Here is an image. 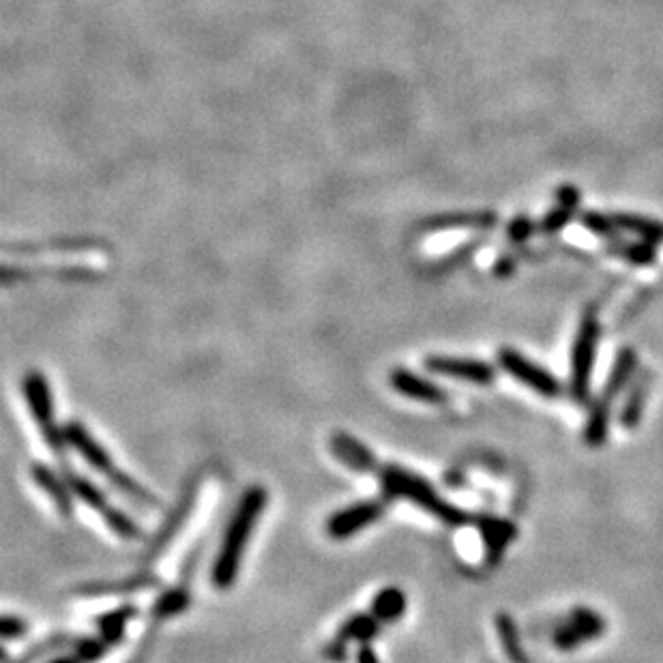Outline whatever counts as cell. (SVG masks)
Segmentation results:
<instances>
[{
  "label": "cell",
  "mask_w": 663,
  "mask_h": 663,
  "mask_svg": "<svg viewBox=\"0 0 663 663\" xmlns=\"http://www.w3.org/2000/svg\"><path fill=\"white\" fill-rule=\"evenodd\" d=\"M378 483L382 488V496L389 500H406L415 507L423 509L425 513L434 515L436 520L447 526H464L473 522V515L466 509L449 503L442 498L434 485L423 479L419 473L400 466V464H385L378 470Z\"/></svg>",
  "instance_id": "cell-2"
},
{
  "label": "cell",
  "mask_w": 663,
  "mask_h": 663,
  "mask_svg": "<svg viewBox=\"0 0 663 663\" xmlns=\"http://www.w3.org/2000/svg\"><path fill=\"white\" fill-rule=\"evenodd\" d=\"M138 614H140V610L134 606V603H123V606L97 616L95 623L99 629V638L106 642L108 648L116 646L125 638L127 625L134 621Z\"/></svg>",
  "instance_id": "cell-17"
},
{
  "label": "cell",
  "mask_w": 663,
  "mask_h": 663,
  "mask_svg": "<svg viewBox=\"0 0 663 663\" xmlns=\"http://www.w3.org/2000/svg\"><path fill=\"white\" fill-rule=\"evenodd\" d=\"M108 651H110V648L106 646V642H103L101 638L82 636V638L76 640V644H73V655H76L82 663H95Z\"/></svg>",
  "instance_id": "cell-25"
},
{
  "label": "cell",
  "mask_w": 663,
  "mask_h": 663,
  "mask_svg": "<svg viewBox=\"0 0 663 663\" xmlns=\"http://www.w3.org/2000/svg\"><path fill=\"white\" fill-rule=\"evenodd\" d=\"M63 473H65V477H67V481L71 485L73 496H76L78 500H82V503L86 507H91L93 511H97L101 515V518L112 509V503H110L108 494L103 492L93 479H88V477L76 473V470H71V468H65Z\"/></svg>",
  "instance_id": "cell-18"
},
{
  "label": "cell",
  "mask_w": 663,
  "mask_h": 663,
  "mask_svg": "<svg viewBox=\"0 0 663 663\" xmlns=\"http://www.w3.org/2000/svg\"><path fill=\"white\" fill-rule=\"evenodd\" d=\"M269 505V492L262 485H249L221 537L219 550L211 567V584L217 591H230L237 584L247 545Z\"/></svg>",
  "instance_id": "cell-1"
},
{
  "label": "cell",
  "mask_w": 663,
  "mask_h": 663,
  "mask_svg": "<svg viewBox=\"0 0 663 663\" xmlns=\"http://www.w3.org/2000/svg\"><path fill=\"white\" fill-rule=\"evenodd\" d=\"M389 385L397 395H402L412 402L432 404V406H442L449 402V393L440 385H436L434 380L419 376L412 370H406V367H395V370L389 372Z\"/></svg>",
  "instance_id": "cell-11"
},
{
  "label": "cell",
  "mask_w": 663,
  "mask_h": 663,
  "mask_svg": "<svg viewBox=\"0 0 663 663\" xmlns=\"http://www.w3.org/2000/svg\"><path fill=\"white\" fill-rule=\"evenodd\" d=\"M65 438H67L69 449L73 453H78L80 458L95 470V473H99L112 485V488L123 479L125 470L114 466L110 451L103 447L101 442L91 432H88L80 421L65 423Z\"/></svg>",
  "instance_id": "cell-7"
},
{
  "label": "cell",
  "mask_w": 663,
  "mask_h": 663,
  "mask_svg": "<svg viewBox=\"0 0 663 663\" xmlns=\"http://www.w3.org/2000/svg\"><path fill=\"white\" fill-rule=\"evenodd\" d=\"M391 500L389 498H374V500H359V503H352L344 509H337L335 513H331L327 522H324V530H327V535L335 541H344L355 537L367 526L376 524L382 515L387 513Z\"/></svg>",
  "instance_id": "cell-6"
},
{
  "label": "cell",
  "mask_w": 663,
  "mask_h": 663,
  "mask_svg": "<svg viewBox=\"0 0 663 663\" xmlns=\"http://www.w3.org/2000/svg\"><path fill=\"white\" fill-rule=\"evenodd\" d=\"M648 382H651V378L648 376H642L638 380V385L631 389L629 397H627V402H625V408L621 410V423L625 427H633V425H638L640 417H642V412H644V404H646V397H648Z\"/></svg>",
  "instance_id": "cell-24"
},
{
  "label": "cell",
  "mask_w": 663,
  "mask_h": 663,
  "mask_svg": "<svg viewBox=\"0 0 663 663\" xmlns=\"http://www.w3.org/2000/svg\"><path fill=\"white\" fill-rule=\"evenodd\" d=\"M380 621L372 612H357L348 616L344 625L337 631V640H342L344 644L357 642V644H367L372 642L378 633H380Z\"/></svg>",
  "instance_id": "cell-20"
},
{
  "label": "cell",
  "mask_w": 663,
  "mask_h": 663,
  "mask_svg": "<svg viewBox=\"0 0 663 663\" xmlns=\"http://www.w3.org/2000/svg\"><path fill=\"white\" fill-rule=\"evenodd\" d=\"M636 367H638L636 352L629 348L618 352L612 370L608 374L606 387H603L601 397L595 402L591 412H588V419H586L584 440L591 447H601L603 442H606L608 430H610L612 404H614V400H618V395H621L625 391V387L629 385L631 376L636 374Z\"/></svg>",
  "instance_id": "cell-4"
},
{
  "label": "cell",
  "mask_w": 663,
  "mask_h": 663,
  "mask_svg": "<svg viewBox=\"0 0 663 663\" xmlns=\"http://www.w3.org/2000/svg\"><path fill=\"white\" fill-rule=\"evenodd\" d=\"M355 659H357V663H380V657H378V653L374 651L370 642L359 644Z\"/></svg>",
  "instance_id": "cell-28"
},
{
  "label": "cell",
  "mask_w": 663,
  "mask_h": 663,
  "mask_svg": "<svg viewBox=\"0 0 663 663\" xmlns=\"http://www.w3.org/2000/svg\"><path fill=\"white\" fill-rule=\"evenodd\" d=\"M0 631H3L5 640H20L28 633V623L20 616L5 614L3 616V625H0Z\"/></svg>",
  "instance_id": "cell-27"
},
{
  "label": "cell",
  "mask_w": 663,
  "mask_h": 663,
  "mask_svg": "<svg viewBox=\"0 0 663 663\" xmlns=\"http://www.w3.org/2000/svg\"><path fill=\"white\" fill-rule=\"evenodd\" d=\"M198 485H200L198 479L191 481L189 488L183 492V496H181V500H179V505L174 507V511L168 515L166 522L161 524L159 533H157V537L153 539V545L149 548V554H146V561H149V563L155 561V558H159L161 554H164L166 548L170 545V541H172L176 535H179V530L183 528L185 520L189 518V513L194 511V507H196V500H198Z\"/></svg>",
  "instance_id": "cell-13"
},
{
  "label": "cell",
  "mask_w": 663,
  "mask_h": 663,
  "mask_svg": "<svg viewBox=\"0 0 663 663\" xmlns=\"http://www.w3.org/2000/svg\"><path fill=\"white\" fill-rule=\"evenodd\" d=\"M31 479L37 488L52 500L56 511L69 520L73 515V509H76L73 507V498L76 496H73V492H71V485H69L65 473L61 475L48 464L35 462V464H31Z\"/></svg>",
  "instance_id": "cell-14"
},
{
  "label": "cell",
  "mask_w": 663,
  "mask_h": 663,
  "mask_svg": "<svg viewBox=\"0 0 663 663\" xmlns=\"http://www.w3.org/2000/svg\"><path fill=\"white\" fill-rule=\"evenodd\" d=\"M101 243L97 241H86V239H76V241H58V243H48V245H16V252L22 254H35V252H43V249H56V247H63V249H76V252H84V249H91L97 247Z\"/></svg>",
  "instance_id": "cell-26"
},
{
  "label": "cell",
  "mask_w": 663,
  "mask_h": 663,
  "mask_svg": "<svg viewBox=\"0 0 663 663\" xmlns=\"http://www.w3.org/2000/svg\"><path fill=\"white\" fill-rule=\"evenodd\" d=\"M597 344H599V322L593 314H586L576 333V342H573L571 348L569 391L573 395V400L580 404L588 402V395H591Z\"/></svg>",
  "instance_id": "cell-5"
},
{
  "label": "cell",
  "mask_w": 663,
  "mask_h": 663,
  "mask_svg": "<svg viewBox=\"0 0 663 663\" xmlns=\"http://www.w3.org/2000/svg\"><path fill=\"white\" fill-rule=\"evenodd\" d=\"M22 395L28 406V412L35 419L41 438L46 442L48 449L56 455V460L63 464V470L67 466V438H65V425H58L56 412H54V395L48 378L43 376L39 370L26 372L22 378Z\"/></svg>",
  "instance_id": "cell-3"
},
{
  "label": "cell",
  "mask_w": 663,
  "mask_h": 663,
  "mask_svg": "<svg viewBox=\"0 0 663 663\" xmlns=\"http://www.w3.org/2000/svg\"><path fill=\"white\" fill-rule=\"evenodd\" d=\"M603 629H606V621H603L601 614L588 608H578L556 629L554 644L561 648V651H573V648H578L580 644L603 636Z\"/></svg>",
  "instance_id": "cell-10"
},
{
  "label": "cell",
  "mask_w": 663,
  "mask_h": 663,
  "mask_svg": "<svg viewBox=\"0 0 663 663\" xmlns=\"http://www.w3.org/2000/svg\"><path fill=\"white\" fill-rule=\"evenodd\" d=\"M159 586V580L149 573H136V576L125 578V580H114V582H88L78 588H73V593L78 597H106V595H131L138 591H146V588Z\"/></svg>",
  "instance_id": "cell-16"
},
{
  "label": "cell",
  "mask_w": 663,
  "mask_h": 663,
  "mask_svg": "<svg viewBox=\"0 0 663 663\" xmlns=\"http://www.w3.org/2000/svg\"><path fill=\"white\" fill-rule=\"evenodd\" d=\"M329 451L333 458L352 473H374L378 475L380 462L376 453L363 440L348 432H335L329 440Z\"/></svg>",
  "instance_id": "cell-12"
},
{
  "label": "cell",
  "mask_w": 663,
  "mask_h": 663,
  "mask_svg": "<svg viewBox=\"0 0 663 663\" xmlns=\"http://www.w3.org/2000/svg\"><path fill=\"white\" fill-rule=\"evenodd\" d=\"M189 603H191V597H189V591L185 586L168 588V591L161 593L157 597V601L153 603L151 621L153 623H164L172 616H179L181 612H185L189 608Z\"/></svg>",
  "instance_id": "cell-21"
},
{
  "label": "cell",
  "mask_w": 663,
  "mask_h": 663,
  "mask_svg": "<svg viewBox=\"0 0 663 663\" xmlns=\"http://www.w3.org/2000/svg\"><path fill=\"white\" fill-rule=\"evenodd\" d=\"M423 367L430 374L470 382V385H492L496 378V370L481 359H468V357H449V355H430L423 359Z\"/></svg>",
  "instance_id": "cell-9"
},
{
  "label": "cell",
  "mask_w": 663,
  "mask_h": 663,
  "mask_svg": "<svg viewBox=\"0 0 663 663\" xmlns=\"http://www.w3.org/2000/svg\"><path fill=\"white\" fill-rule=\"evenodd\" d=\"M498 365L503 367L511 378L520 380L524 387L533 389L535 393H539L543 397H558L563 393V385L558 382V378L552 372H548L545 367L526 359L518 350H513V348L500 350Z\"/></svg>",
  "instance_id": "cell-8"
},
{
  "label": "cell",
  "mask_w": 663,
  "mask_h": 663,
  "mask_svg": "<svg viewBox=\"0 0 663 663\" xmlns=\"http://www.w3.org/2000/svg\"><path fill=\"white\" fill-rule=\"evenodd\" d=\"M52 663H82L76 655H71V657H61V659H56V661H52Z\"/></svg>",
  "instance_id": "cell-29"
},
{
  "label": "cell",
  "mask_w": 663,
  "mask_h": 663,
  "mask_svg": "<svg viewBox=\"0 0 663 663\" xmlns=\"http://www.w3.org/2000/svg\"><path fill=\"white\" fill-rule=\"evenodd\" d=\"M496 636H498L500 644H503V651L511 663H528V657L522 646V638H520V629L509 614L496 616Z\"/></svg>",
  "instance_id": "cell-22"
},
{
  "label": "cell",
  "mask_w": 663,
  "mask_h": 663,
  "mask_svg": "<svg viewBox=\"0 0 663 663\" xmlns=\"http://www.w3.org/2000/svg\"><path fill=\"white\" fill-rule=\"evenodd\" d=\"M103 520H106L108 528L112 530L116 537L127 539V541H138V539L144 537L142 526L134 518H131L129 513H125L119 507L112 505V509L106 515H103Z\"/></svg>",
  "instance_id": "cell-23"
},
{
  "label": "cell",
  "mask_w": 663,
  "mask_h": 663,
  "mask_svg": "<svg viewBox=\"0 0 663 663\" xmlns=\"http://www.w3.org/2000/svg\"><path fill=\"white\" fill-rule=\"evenodd\" d=\"M477 524L481 539L485 543V556H488V561L494 565L503 558L509 543L513 541L515 535H518V530H515L511 522L494 518V515H481Z\"/></svg>",
  "instance_id": "cell-15"
},
{
  "label": "cell",
  "mask_w": 663,
  "mask_h": 663,
  "mask_svg": "<svg viewBox=\"0 0 663 663\" xmlns=\"http://www.w3.org/2000/svg\"><path fill=\"white\" fill-rule=\"evenodd\" d=\"M406 608H408V599L402 588L385 586L382 591H378L374 595L370 612L378 618L382 625H389V623L400 621V618L406 614Z\"/></svg>",
  "instance_id": "cell-19"
}]
</instances>
